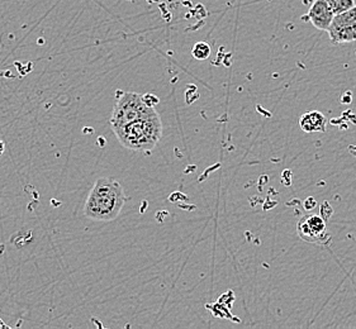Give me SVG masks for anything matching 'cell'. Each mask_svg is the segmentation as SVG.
Returning <instances> with one entry per match:
<instances>
[{"mask_svg":"<svg viewBox=\"0 0 356 329\" xmlns=\"http://www.w3.org/2000/svg\"><path fill=\"white\" fill-rule=\"evenodd\" d=\"M307 19L312 23L314 28L327 31L334 19V13L326 0H314L307 13Z\"/></svg>","mask_w":356,"mask_h":329,"instance_id":"obj_6","label":"cell"},{"mask_svg":"<svg viewBox=\"0 0 356 329\" xmlns=\"http://www.w3.org/2000/svg\"><path fill=\"white\" fill-rule=\"evenodd\" d=\"M156 113L155 108L150 107L145 103L143 95L120 92V95L117 96V103L114 106L113 113L111 117V126L112 129L118 128L129 123L135 122L140 118Z\"/></svg>","mask_w":356,"mask_h":329,"instance_id":"obj_3","label":"cell"},{"mask_svg":"<svg viewBox=\"0 0 356 329\" xmlns=\"http://www.w3.org/2000/svg\"><path fill=\"white\" fill-rule=\"evenodd\" d=\"M127 201L121 184L113 178H100L95 181L84 205V214L98 222H111L121 214Z\"/></svg>","mask_w":356,"mask_h":329,"instance_id":"obj_1","label":"cell"},{"mask_svg":"<svg viewBox=\"0 0 356 329\" xmlns=\"http://www.w3.org/2000/svg\"><path fill=\"white\" fill-rule=\"evenodd\" d=\"M6 150V144L3 141H0V155H3V152Z\"/></svg>","mask_w":356,"mask_h":329,"instance_id":"obj_11","label":"cell"},{"mask_svg":"<svg viewBox=\"0 0 356 329\" xmlns=\"http://www.w3.org/2000/svg\"><path fill=\"white\" fill-rule=\"evenodd\" d=\"M143 96L145 103H146L147 106H150V107L155 108V106L159 103V99H157L155 95H152V94H145Z\"/></svg>","mask_w":356,"mask_h":329,"instance_id":"obj_10","label":"cell"},{"mask_svg":"<svg viewBox=\"0 0 356 329\" xmlns=\"http://www.w3.org/2000/svg\"><path fill=\"white\" fill-rule=\"evenodd\" d=\"M334 15H340L353 7H355V0H326Z\"/></svg>","mask_w":356,"mask_h":329,"instance_id":"obj_8","label":"cell"},{"mask_svg":"<svg viewBox=\"0 0 356 329\" xmlns=\"http://www.w3.org/2000/svg\"><path fill=\"white\" fill-rule=\"evenodd\" d=\"M192 55L195 60H200V61L207 60L211 55V47L207 42L195 43L193 47Z\"/></svg>","mask_w":356,"mask_h":329,"instance_id":"obj_9","label":"cell"},{"mask_svg":"<svg viewBox=\"0 0 356 329\" xmlns=\"http://www.w3.org/2000/svg\"><path fill=\"white\" fill-rule=\"evenodd\" d=\"M326 117L321 112L314 110L302 115L300 119V127L306 133L325 132L326 130Z\"/></svg>","mask_w":356,"mask_h":329,"instance_id":"obj_7","label":"cell"},{"mask_svg":"<svg viewBox=\"0 0 356 329\" xmlns=\"http://www.w3.org/2000/svg\"><path fill=\"white\" fill-rule=\"evenodd\" d=\"M327 32L331 42L335 44L356 41V6L343 13L334 15Z\"/></svg>","mask_w":356,"mask_h":329,"instance_id":"obj_4","label":"cell"},{"mask_svg":"<svg viewBox=\"0 0 356 329\" xmlns=\"http://www.w3.org/2000/svg\"><path fill=\"white\" fill-rule=\"evenodd\" d=\"M298 236L308 244L325 246L331 241L325 219L317 214L303 215L297 224Z\"/></svg>","mask_w":356,"mask_h":329,"instance_id":"obj_5","label":"cell"},{"mask_svg":"<svg viewBox=\"0 0 356 329\" xmlns=\"http://www.w3.org/2000/svg\"><path fill=\"white\" fill-rule=\"evenodd\" d=\"M114 135L126 149L140 152L154 150L163 137V123L159 113L143 117L135 122L113 129Z\"/></svg>","mask_w":356,"mask_h":329,"instance_id":"obj_2","label":"cell"}]
</instances>
